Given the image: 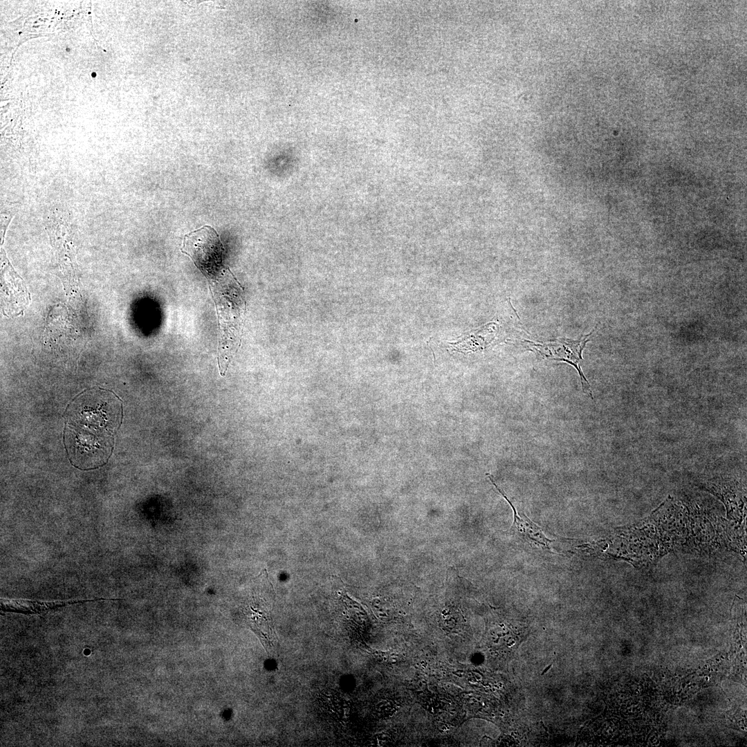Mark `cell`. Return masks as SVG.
<instances>
[{
    "label": "cell",
    "mask_w": 747,
    "mask_h": 747,
    "mask_svg": "<svg viewBox=\"0 0 747 747\" xmlns=\"http://www.w3.org/2000/svg\"><path fill=\"white\" fill-rule=\"evenodd\" d=\"M210 280H216L230 270L223 264V246L216 231L203 225L185 234L181 248Z\"/></svg>",
    "instance_id": "obj_1"
},
{
    "label": "cell",
    "mask_w": 747,
    "mask_h": 747,
    "mask_svg": "<svg viewBox=\"0 0 747 747\" xmlns=\"http://www.w3.org/2000/svg\"><path fill=\"white\" fill-rule=\"evenodd\" d=\"M15 208H2L1 210V244L4 241V237L9 224L15 214Z\"/></svg>",
    "instance_id": "obj_4"
},
{
    "label": "cell",
    "mask_w": 747,
    "mask_h": 747,
    "mask_svg": "<svg viewBox=\"0 0 747 747\" xmlns=\"http://www.w3.org/2000/svg\"><path fill=\"white\" fill-rule=\"evenodd\" d=\"M486 474L492 483L508 501L513 510V522L509 531L519 539L522 543H525L532 548H540L542 551L551 552V544L555 540H551L546 537L542 529L529 519L526 515L524 513L519 514L515 507L505 495L504 492H503L495 483L491 475L489 474Z\"/></svg>",
    "instance_id": "obj_3"
},
{
    "label": "cell",
    "mask_w": 747,
    "mask_h": 747,
    "mask_svg": "<svg viewBox=\"0 0 747 747\" xmlns=\"http://www.w3.org/2000/svg\"><path fill=\"white\" fill-rule=\"evenodd\" d=\"M591 333L592 332L578 340L560 339L544 344L528 342L543 357L564 361L574 366L580 376L583 390L593 398L590 385L584 377L579 364L580 361L582 360V352L587 342L589 340L588 338Z\"/></svg>",
    "instance_id": "obj_2"
}]
</instances>
